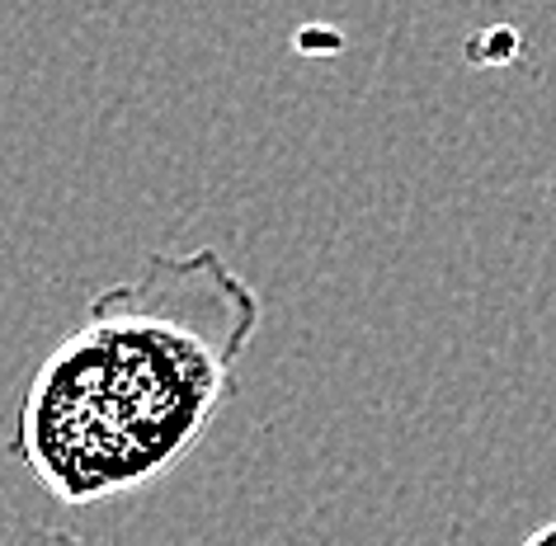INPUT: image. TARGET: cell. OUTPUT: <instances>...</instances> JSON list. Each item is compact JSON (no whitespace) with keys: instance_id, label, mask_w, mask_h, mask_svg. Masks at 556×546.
Masks as SVG:
<instances>
[{"instance_id":"obj_3","label":"cell","mask_w":556,"mask_h":546,"mask_svg":"<svg viewBox=\"0 0 556 546\" xmlns=\"http://www.w3.org/2000/svg\"><path fill=\"white\" fill-rule=\"evenodd\" d=\"M29 546H86V542H76L72 532H48L43 542H29Z\"/></svg>"},{"instance_id":"obj_1","label":"cell","mask_w":556,"mask_h":546,"mask_svg":"<svg viewBox=\"0 0 556 546\" xmlns=\"http://www.w3.org/2000/svg\"><path fill=\"white\" fill-rule=\"evenodd\" d=\"M260 320V292L222 250L151 255L38 363L10 453L72 509L165 481L227 410Z\"/></svg>"},{"instance_id":"obj_2","label":"cell","mask_w":556,"mask_h":546,"mask_svg":"<svg viewBox=\"0 0 556 546\" xmlns=\"http://www.w3.org/2000/svg\"><path fill=\"white\" fill-rule=\"evenodd\" d=\"M523 546H556V523H542L538 532H528Z\"/></svg>"}]
</instances>
